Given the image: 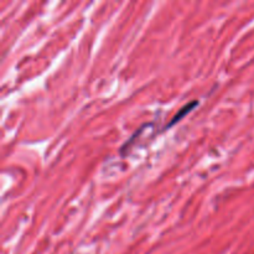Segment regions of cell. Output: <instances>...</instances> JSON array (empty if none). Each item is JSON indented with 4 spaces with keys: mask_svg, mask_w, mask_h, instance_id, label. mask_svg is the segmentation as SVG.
Returning <instances> with one entry per match:
<instances>
[{
    "mask_svg": "<svg viewBox=\"0 0 254 254\" xmlns=\"http://www.w3.org/2000/svg\"><path fill=\"white\" fill-rule=\"evenodd\" d=\"M197 104H198V102H197V101H192V102H190V103L186 104V106H184L183 108H181V109H179L178 113H176L175 116L173 117V119H171V121L169 122V124H168V126H166V128H170V127H173L174 124L178 123L179 121H181V119H183L184 117H185L186 114L189 113V112L192 111L193 107L197 106Z\"/></svg>",
    "mask_w": 254,
    "mask_h": 254,
    "instance_id": "1",
    "label": "cell"
}]
</instances>
